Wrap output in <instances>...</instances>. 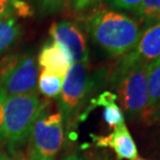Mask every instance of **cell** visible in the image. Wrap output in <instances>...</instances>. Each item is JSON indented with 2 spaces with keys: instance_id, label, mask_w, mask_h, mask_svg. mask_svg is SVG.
I'll list each match as a JSON object with an SVG mask.
<instances>
[{
  "instance_id": "1",
  "label": "cell",
  "mask_w": 160,
  "mask_h": 160,
  "mask_svg": "<svg viewBox=\"0 0 160 160\" xmlns=\"http://www.w3.org/2000/svg\"><path fill=\"white\" fill-rule=\"evenodd\" d=\"M92 40L111 57H123L137 46L142 29L135 19L121 12L97 6L85 18Z\"/></svg>"
},
{
  "instance_id": "2",
  "label": "cell",
  "mask_w": 160,
  "mask_h": 160,
  "mask_svg": "<svg viewBox=\"0 0 160 160\" xmlns=\"http://www.w3.org/2000/svg\"><path fill=\"white\" fill-rule=\"evenodd\" d=\"M47 104L37 94L0 95V144L9 151L27 144L33 125Z\"/></svg>"
},
{
  "instance_id": "3",
  "label": "cell",
  "mask_w": 160,
  "mask_h": 160,
  "mask_svg": "<svg viewBox=\"0 0 160 160\" xmlns=\"http://www.w3.org/2000/svg\"><path fill=\"white\" fill-rule=\"evenodd\" d=\"M148 68L142 63L119 62L111 82L121 110L129 119H142L148 104Z\"/></svg>"
},
{
  "instance_id": "4",
  "label": "cell",
  "mask_w": 160,
  "mask_h": 160,
  "mask_svg": "<svg viewBox=\"0 0 160 160\" xmlns=\"http://www.w3.org/2000/svg\"><path fill=\"white\" fill-rule=\"evenodd\" d=\"M94 86L95 76L91 72L89 63H76L70 66L64 77L58 100V110L64 128H72Z\"/></svg>"
},
{
  "instance_id": "5",
  "label": "cell",
  "mask_w": 160,
  "mask_h": 160,
  "mask_svg": "<svg viewBox=\"0 0 160 160\" xmlns=\"http://www.w3.org/2000/svg\"><path fill=\"white\" fill-rule=\"evenodd\" d=\"M64 124L59 112L48 104L36 119L28 138V160H55L64 145Z\"/></svg>"
},
{
  "instance_id": "6",
  "label": "cell",
  "mask_w": 160,
  "mask_h": 160,
  "mask_svg": "<svg viewBox=\"0 0 160 160\" xmlns=\"http://www.w3.org/2000/svg\"><path fill=\"white\" fill-rule=\"evenodd\" d=\"M38 67L31 54L5 58L0 64V95L19 96L37 94Z\"/></svg>"
},
{
  "instance_id": "7",
  "label": "cell",
  "mask_w": 160,
  "mask_h": 160,
  "mask_svg": "<svg viewBox=\"0 0 160 160\" xmlns=\"http://www.w3.org/2000/svg\"><path fill=\"white\" fill-rule=\"evenodd\" d=\"M49 33L69 56L72 64L89 63V49L86 36L79 25L70 21L54 22Z\"/></svg>"
},
{
  "instance_id": "8",
  "label": "cell",
  "mask_w": 160,
  "mask_h": 160,
  "mask_svg": "<svg viewBox=\"0 0 160 160\" xmlns=\"http://www.w3.org/2000/svg\"><path fill=\"white\" fill-rule=\"evenodd\" d=\"M160 59V22L145 27L137 46L120 62L125 64L142 63L150 65Z\"/></svg>"
},
{
  "instance_id": "9",
  "label": "cell",
  "mask_w": 160,
  "mask_h": 160,
  "mask_svg": "<svg viewBox=\"0 0 160 160\" xmlns=\"http://www.w3.org/2000/svg\"><path fill=\"white\" fill-rule=\"evenodd\" d=\"M91 138L98 148H110L113 150L117 160H134L138 157L137 145L125 122L116 126L108 135L99 137L91 134Z\"/></svg>"
},
{
  "instance_id": "10",
  "label": "cell",
  "mask_w": 160,
  "mask_h": 160,
  "mask_svg": "<svg viewBox=\"0 0 160 160\" xmlns=\"http://www.w3.org/2000/svg\"><path fill=\"white\" fill-rule=\"evenodd\" d=\"M37 64L42 70L64 78L72 65V62L62 48L54 40H50L40 49L37 57Z\"/></svg>"
},
{
  "instance_id": "11",
  "label": "cell",
  "mask_w": 160,
  "mask_h": 160,
  "mask_svg": "<svg viewBox=\"0 0 160 160\" xmlns=\"http://www.w3.org/2000/svg\"><path fill=\"white\" fill-rule=\"evenodd\" d=\"M103 108V120L110 127L115 128L125 122V116L120 105L117 103V95L111 91H104L90 101V107L86 110V116L94 108Z\"/></svg>"
},
{
  "instance_id": "12",
  "label": "cell",
  "mask_w": 160,
  "mask_h": 160,
  "mask_svg": "<svg viewBox=\"0 0 160 160\" xmlns=\"http://www.w3.org/2000/svg\"><path fill=\"white\" fill-rule=\"evenodd\" d=\"M23 29L16 16H6L0 19V57L19 42Z\"/></svg>"
},
{
  "instance_id": "13",
  "label": "cell",
  "mask_w": 160,
  "mask_h": 160,
  "mask_svg": "<svg viewBox=\"0 0 160 160\" xmlns=\"http://www.w3.org/2000/svg\"><path fill=\"white\" fill-rule=\"evenodd\" d=\"M160 104V59L148 68V104L146 112ZM145 112V113H146ZM144 113V114H145Z\"/></svg>"
},
{
  "instance_id": "14",
  "label": "cell",
  "mask_w": 160,
  "mask_h": 160,
  "mask_svg": "<svg viewBox=\"0 0 160 160\" xmlns=\"http://www.w3.org/2000/svg\"><path fill=\"white\" fill-rule=\"evenodd\" d=\"M64 78L56 76L47 70H42L37 78V89L43 96L55 98L60 95Z\"/></svg>"
},
{
  "instance_id": "15",
  "label": "cell",
  "mask_w": 160,
  "mask_h": 160,
  "mask_svg": "<svg viewBox=\"0 0 160 160\" xmlns=\"http://www.w3.org/2000/svg\"><path fill=\"white\" fill-rule=\"evenodd\" d=\"M133 12L139 25L147 27L160 22V0H142Z\"/></svg>"
},
{
  "instance_id": "16",
  "label": "cell",
  "mask_w": 160,
  "mask_h": 160,
  "mask_svg": "<svg viewBox=\"0 0 160 160\" xmlns=\"http://www.w3.org/2000/svg\"><path fill=\"white\" fill-rule=\"evenodd\" d=\"M70 0H33L36 12L42 16L59 12Z\"/></svg>"
},
{
  "instance_id": "17",
  "label": "cell",
  "mask_w": 160,
  "mask_h": 160,
  "mask_svg": "<svg viewBox=\"0 0 160 160\" xmlns=\"http://www.w3.org/2000/svg\"><path fill=\"white\" fill-rule=\"evenodd\" d=\"M12 12L17 18H30L34 13L32 5L26 2L25 0H12Z\"/></svg>"
},
{
  "instance_id": "18",
  "label": "cell",
  "mask_w": 160,
  "mask_h": 160,
  "mask_svg": "<svg viewBox=\"0 0 160 160\" xmlns=\"http://www.w3.org/2000/svg\"><path fill=\"white\" fill-rule=\"evenodd\" d=\"M108 1L113 8L134 12L142 0H108Z\"/></svg>"
},
{
  "instance_id": "19",
  "label": "cell",
  "mask_w": 160,
  "mask_h": 160,
  "mask_svg": "<svg viewBox=\"0 0 160 160\" xmlns=\"http://www.w3.org/2000/svg\"><path fill=\"white\" fill-rule=\"evenodd\" d=\"M70 8L74 12H84L90 8H94L100 0H70Z\"/></svg>"
},
{
  "instance_id": "20",
  "label": "cell",
  "mask_w": 160,
  "mask_h": 160,
  "mask_svg": "<svg viewBox=\"0 0 160 160\" xmlns=\"http://www.w3.org/2000/svg\"><path fill=\"white\" fill-rule=\"evenodd\" d=\"M142 119L147 124H160V104L142 115Z\"/></svg>"
},
{
  "instance_id": "21",
  "label": "cell",
  "mask_w": 160,
  "mask_h": 160,
  "mask_svg": "<svg viewBox=\"0 0 160 160\" xmlns=\"http://www.w3.org/2000/svg\"><path fill=\"white\" fill-rule=\"evenodd\" d=\"M12 15H13L12 0H0V19Z\"/></svg>"
},
{
  "instance_id": "22",
  "label": "cell",
  "mask_w": 160,
  "mask_h": 160,
  "mask_svg": "<svg viewBox=\"0 0 160 160\" xmlns=\"http://www.w3.org/2000/svg\"><path fill=\"white\" fill-rule=\"evenodd\" d=\"M60 160H86L83 155H81L79 152H70V153H67L64 156H62V158Z\"/></svg>"
},
{
  "instance_id": "23",
  "label": "cell",
  "mask_w": 160,
  "mask_h": 160,
  "mask_svg": "<svg viewBox=\"0 0 160 160\" xmlns=\"http://www.w3.org/2000/svg\"><path fill=\"white\" fill-rule=\"evenodd\" d=\"M0 160H15V159L9 157L8 155L4 154V153H0Z\"/></svg>"
},
{
  "instance_id": "24",
  "label": "cell",
  "mask_w": 160,
  "mask_h": 160,
  "mask_svg": "<svg viewBox=\"0 0 160 160\" xmlns=\"http://www.w3.org/2000/svg\"><path fill=\"white\" fill-rule=\"evenodd\" d=\"M134 160H146V159H144V158H137V159H134Z\"/></svg>"
},
{
  "instance_id": "25",
  "label": "cell",
  "mask_w": 160,
  "mask_h": 160,
  "mask_svg": "<svg viewBox=\"0 0 160 160\" xmlns=\"http://www.w3.org/2000/svg\"><path fill=\"white\" fill-rule=\"evenodd\" d=\"M97 160H110V159H107V158H105V159H97Z\"/></svg>"
}]
</instances>
